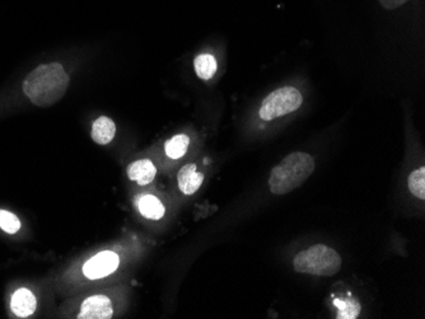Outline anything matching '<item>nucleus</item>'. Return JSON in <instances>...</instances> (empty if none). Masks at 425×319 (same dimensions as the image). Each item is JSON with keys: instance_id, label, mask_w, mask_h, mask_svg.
<instances>
[{"instance_id": "nucleus-1", "label": "nucleus", "mask_w": 425, "mask_h": 319, "mask_svg": "<svg viewBox=\"0 0 425 319\" xmlns=\"http://www.w3.org/2000/svg\"><path fill=\"white\" fill-rule=\"evenodd\" d=\"M69 75L59 63L37 67L26 77L23 92L37 107H50L59 102L69 87Z\"/></svg>"}, {"instance_id": "nucleus-2", "label": "nucleus", "mask_w": 425, "mask_h": 319, "mask_svg": "<svg viewBox=\"0 0 425 319\" xmlns=\"http://www.w3.org/2000/svg\"><path fill=\"white\" fill-rule=\"evenodd\" d=\"M316 168L313 158L307 153L296 151L274 167L269 178L273 195H286L303 185Z\"/></svg>"}, {"instance_id": "nucleus-3", "label": "nucleus", "mask_w": 425, "mask_h": 319, "mask_svg": "<svg viewBox=\"0 0 425 319\" xmlns=\"http://www.w3.org/2000/svg\"><path fill=\"white\" fill-rule=\"evenodd\" d=\"M341 269L339 253L325 244H316L298 253L294 257V270L313 276H334Z\"/></svg>"}, {"instance_id": "nucleus-4", "label": "nucleus", "mask_w": 425, "mask_h": 319, "mask_svg": "<svg viewBox=\"0 0 425 319\" xmlns=\"http://www.w3.org/2000/svg\"><path fill=\"white\" fill-rule=\"evenodd\" d=\"M302 102H303V97L297 88L283 87L271 92L264 99L259 114L262 120L271 121L297 111Z\"/></svg>"}, {"instance_id": "nucleus-5", "label": "nucleus", "mask_w": 425, "mask_h": 319, "mask_svg": "<svg viewBox=\"0 0 425 319\" xmlns=\"http://www.w3.org/2000/svg\"><path fill=\"white\" fill-rule=\"evenodd\" d=\"M119 266V256L111 251L98 253L95 257L85 262L83 272L91 280H97L109 276Z\"/></svg>"}, {"instance_id": "nucleus-6", "label": "nucleus", "mask_w": 425, "mask_h": 319, "mask_svg": "<svg viewBox=\"0 0 425 319\" xmlns=\"http://www.w3.org/2000/svg\"><path fill=\"white\" fill-rule=\"evenodd\" d=\"M114 314L112 303L107 296H93L87 298L78 314L80 319H109Z\"/></svg>"}, {"instance_id": "nucleus-7", "label": "nucleus", "mask_w": 425, "mask_h": 319, "mask_svg": "<svg viewBox=\"0 0 425 319\" xmlns=\"http://www.w3.org/2000/svg\"><path fill=\"white\" fill-rule=\"evenodd\" d=\"M178 187L183 195H194L204 181V175L196 172V164H186L177 175Z\"/></svg>"}, {"instance_id": "nucleus-8", "label": "nucleus", "mask_w": 425, "mask_h": 319, "mask_svg": "<svg viewBox=\"0 0 425 319\" xmlns=\"http://www.w3.org/2000/svg\"><path fill=\"white\" fill-rule=\"evenodd\" d=\"M37 301L35 296L28 289H18L12 296L11 308L13 313L21 318H27L36 310Z\"/></svg>"}, {"instance_id": "nucleus-9", "label": "nucleus", "mask_w": 425, "mask_h": 319, "mask_svg": "<svg viewBox=\"0 0 425 319\" xmlns=\"http://www.w3.org/2000/svg\"><path fill=\"white\" fill-rule=\"evenodd\" d=\"M157 175V168L151 161L141 159L131 163L128 167V177L131 181L138 182L140 186H146L153 182Z\"/></svg>"}, {"instance_id": "nucleus-10", "label": "nucleus", "mask_w": 425, "mask_h": 319, "mask_svg": "<svg viewBox=\"0 0 425 319\" xmlns=\"http://www.w3.org/2000/svg\"><path fill=\"white\" fill-rule=\"evenodd\" d=\"M115 122L109 119V117L101 116L99 119L93 122L91 136L97 144H109V143L112 141V139L115 138Z\"/></svg>"}, {"instance_id": "nucleus-11", "label": "nucleus", "mask_w": 425, "mask_h": 319, "mask_svg": "<svg viewBox=\"0 0 425 319\" xmlns=\"http://www.w3.org/2000/svg\"><path fill=\"white\" fill-rule=\"evenodd\" d=\"M138 207H139V211L143 217L146 219H152V220L162 219L166 212L163 204L153 195L143 196L138 202Z\"/></svg>"}, {"instance_id": "nucleus-12", "label": "nucleus", "mask_w": 425, "mask_h": 319, "mask_svg": "<svg viewBox=\"0 0 425 319\" xmlns=\"http://www.w3.org/2000/svg\"><path fill=\"white\" fill-rule=\"evenodd\" d=\"M195 72L203 80L212 79L217 72V60L210 54H200L194 60Z\"/></svg>"}, {"instance_id": "nucleus-13", "label": "nucleus", "mask_w": 425, "mask_h": 319, "mask_svg": "<svg viewBox=\"0 0 425 319\" xmlns=\"http://www.w3.org/2000/svg\"><path fill=\"white\" fill-rule=\"evenodd\" d=\"M188 144H190V139L188 135H183V134L176 135L166 143V146H164L166 154L172 159H180L186 154Z\"/></svg>"}, {"instance_id": "nucleus-14", "label": "nucleus", "mask_w": 425, "mask_h": 319, "mask_svg": "<svg viewBox=\"0 0 425 319\" xmlns=\"http://www.w3.org/2000/svg\"><path fill=\"white\" fill-rule=\"evenodd\" d=\"M335 307L338 308V318L354 319L360 313V304L352 296L346 299H335Z\"/></svg>"}, {"instance_id": "nucleus-15", "label": "nucleus", "mask_w": 425, "mask_h": 319, "mask_svg": "<svg viewBox=\"0 0 425 319\" xmlns=\"http://www.w3.org/2000/svg\"><path fill=\"white\" fill-rule=\"evenodd\" d=\"M425 168L420 167L419 169L414 171L411 175H409L407 186L410 193H413L415 198L420 200L425 199Z\"/></svg>"}, {"instance_id": "nucleus-16", "label": "nucleus", "mask_w": 425, "mask_h": 319, "mask_svg": "<svg viewBox=\"0 0 425 319\" xmlns=\"http://www.w3.org/2000/svg\"><path fill=\"white\" fill-rule=\"evenodd\" d=\"M0 229H3L8 234H14L21 229V222L13 212L0 210Z\"/></svg>"}, {"instance_id": "nucleus-17", "label": "nucleus", "mask_w": 425, "mask_h": 319, "mask_svg": "<svg viewBox=\"0 0 425 319\" xmlns=\"http://www.w3.org/2000/svg\"><path fill=\"white\" fill-rule=\"evenodd\" d=\"M380 1V4L384 8V9H389V11H392V9H396V8H399V6H404L407 1L409 0H378Z\"/></svg>"}]
</instances>
